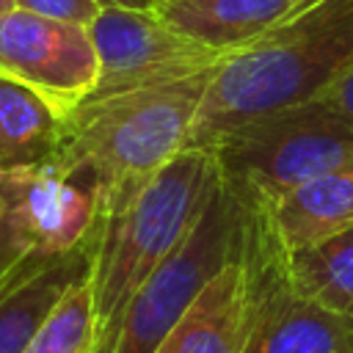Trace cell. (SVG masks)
I'll return each instance as SVG.
<instances>
[{
  "label": "cell",
  "instance_id": "obj_8",
  "mask_svg": "<svg viewBox=\"0 0 353 353\" xmlns=\"http://www.w3.org/2000/svg\"><path fill=\"white\" fill-rule=\"evenodd\" d=\"M0 77L30 88L58 116H66L97 80L88 28L25 8L0 11Z\"/></svg>",
  "mask_w": 353,
  "mask_h": 353
},
{
  "label": "cell",
  "instance_id": "obj_17",
  "mask_svg": "<svg viewBox=\"0 0 353 353\" xmlns=\"http://www.w3.org/2000/svg\"><path fill=\"white\" fill-rule=\"evenodd\" d=\"M14 6L33 11V14H41V17L74 22L83 28H88L102 8L97 0H14Z\"/></svg>",
  "mask_w": 353,
  "mask_h": 353
},
{
  "label": "cell",
  "instance_id": "obj_3",
  "mask_svg": "<svg viewBox=\"0 0 353 353\" xmlns=\"http://www.w3.org/2000/svg\"><path fill=\"white\" fill-rule=\"evenodd\" d=\"M218 182L210 149H182L121 210L99 215L91 262L99 342L141 281L190 232Z\"/></svg>",
  "mask_w": 353,
  "mask_h": 353
},
{
  "label": "cell",
  "instance_id": "obj_12",
  "mask_svg": "<svg viewBox=\"0 0 353 353\" xmlns=\"http://www.w3.org/2000/svg\"><path fill=\"white\" fill-rule=\"evenodd\" d=\"M312 0H160L154 14L174 30L221 52H234Z\"/></svg>",
  "mask_w": 353,
  "mask_h": 353
},
{
  "label": "cell",
  "instance_id": "obj_6",
  "mask_svg": "<svg viewBox=\"0 0 353 353\" xmlns=\"http://www.w3.org/2000/svg\"><path fill=\"white\" fill-rule=\"evenodd\" d=\"M234 199L243 212L240 256L251 287V320L243 353H353V320L292 290L284 273V248L262 204L240 196Z\"/></svg>",
  "mask_w": 353,
  "mask_h": 353
},
{
  "label": "cell",
  "instance_id": "obj_14",
  "mask_svg": "<svg viewBox=\"0 0 353 353\" xmlns=\"http://www.w3.org/2000/svg\"><path fill=\"white\" fill-rule=\"evenodd\" d=\"M284 273L298 295L353 320V226L312 245L284 251Z\"/></svg>",
  "mask_w": 353,
  "mask_h": 353
},
{
  "label": "cell",
  "instance_id": "obj_13",
  "mask_svg": "<svg viewBox=\"0 0 353 353\" xmlns=\"http://www.w3.org/2000/svg\"><path fill=\"white\" fill-rule=\"evenodd\" d=\"M262 210L284 251L345 232L353 226V165L320 174Z\"/></svg>",
  "mask_w": 353,
  "mask_h": 353
},
{
  "label": "cell",
  "instance_id": "obj_10",
  "mask_svg": "<svg viewBox=\"0 0 353 353\" xmlns=\"http://www.w3.org/2000/svg\"><path fill=\"white\" fill-rule=\"evenodd\" d=\"M99 218L91 234L66 254L22 259L0 281V353H22L58 298L85 273H91Z\"/></svg>",
  "mask_w": 353,
  "mask_h": 353
},
{
  "label": "cell",
  "instance_id": "obj_7",
  "mask_svg": "<svg viewBox=\"0 0 353 353\" xmlns=\"http://www.w3.org/2000/svg\"><path fill=\"white\" fill-rule=\"evenodd\" d=\"M88 36L97 52V80L83 102L168 85L212 69L226 55L174 30L154 11L119 6H102Z\"/></svg>",
  "mask_w": 353,
  "mask_h": 353
},
{
  "label": "cell",
  "instance_id": "obj_4",
  "mask_svg": "<svg viewBox=\"0 0 353 353\" xmlns=\"http://www.w3.org/2000/svg\"><path fill=\"white\" fill-rule=\"evenodd\" d=\"M204 149L226 190L270 204L320 174L353 165V121L303 102L251 119Z\"/></svg>",
  "mask_w": 353,
  "mask_h": 353
},
{
  "label": "cell",
  "instance_id": "obj_15",
  "mask_svg": "<svg viewBox=\"0 0 353 353\" xmlns=\"http://www.w3.org/2000/svg\"><path fill=\"white\" fill-rule=\"evenodd\" d=\"M58 116L30 88L0 77V171L50 160L61 143Z\"/></svg>",
  "mask_w": 353,
  "mask_h": 353
},
{
  "label": "cell",
  "instance_id": "obj_18",
  "mask_svg": "<svg viewBox=\"0 0 353 353\" xmlns=\"http://www.w3.org/2000/svg\"><path fill=\"white\" fill-rule=\"evenodd\" d=\"M33 251H30V245H28V240L22 237V232L17 229V223L11 221V215H8V210H6V204H3V199H0V281L22 262V259H28ZM39 256V254H36Z\"/></svg>",
  "mask_w": 353,
  "mask_h": 353
},
{
  "label": "cell",
  "instance_id": "obj_20",
  "mask_svg": "<svg viewBox=\"0 0 353 353\" xmlns=\"http://www.w3.org/2000/svg\"><path fill=\"white\" fill-rule=\"evenodd\" d=\"M99 6H119V8H138V11H154L160 0H97Z\"/></svg>",
  "mask_w": 353,
  "mask_h": 353
},
{
  "label": "cell",
  "instance_id": "obj_16",
  "mask_svg": "<svg viewBox=\"0 0 353 353\" xmlns=\"http://www.w3.org/2000/svg\"><path fill=\"white\" fill-rule=\"evenodd\" d=\"M99 323L91 273L80 276L50 309L22 353H97Z\"/></svg>",
  "mask_w": 353,
  "mask_h": 353
},
{
  "label": "cell",
  "instance_id": "obj_9",
  "mask_svg": "<svg viewBox=\"0 0 353 353\" xmlns=\"http://www.w3.org/2000/svg\"><path fill=\"white\" fill-rule=\"evenodd\" d=\"M0 199L39 256H58L80 245L97 218V190L88 179L66 174L52 157L0 171Z\"/></svg>",
  "mask_w": 353,
  "mask_h": 353
},
{
  "label": "cell",
  "instance_id": "obj_19",
  "mask_svg": "<svg viewBox=\"0 0 353 353\" xmlns=\"http://www.w3.org/2000/svg\"><path fill=\"white\" fill-rule=\"evenodd\" d=\"M312 102L328 108L331 113H336V116H342V119H347V121H353V66H350L345 74H339V77H336L323 94H317Z\"/></svg>",
  "mask_w": 353,
  "mask_h": 353
},
{
  "label": "cell",
  "instance_id": "obj_2",
  "mask_svg": "<svg viewBox=\"0 0 353 353\" xmlns=\"http://www.w3.org/2000/svg\"><path fill=\"white\" fill-rule=\"evenodd\" d=\"M215 66L168 85L80 102L63 116L52 160L94 185L102 218L121 210L149 176L188 146Z\"/></svg>",
  "mask_w": 353,
  "mask_h": 353
},
{
  "label": "cell",
  "instance_id": "obj_1",
  "mask_svg": "<svg viewBox=\"0 0 353 353\" xmlns=\"http://www.w3.org/2000/svg\"><path fill=\"white\" fill-rule=\"evenodd\" d=\"M350 66L353 0H312L218 61L185 149H204L251 119L312 102Z\"/></svg>",
  "mask_w": 353,
  "mask_h": 353
},
{
  "label": "cell",
  "instance_id": "obj_5",
  "mask_svg": "<svg viewBox=\"0 0 353 353\" xmlns=\"http://www.w3.org/2000/svg\"><path fill=\"white\" fill-rule=\"evenodd\" d=\"M240 201L218 182L182 243L141 281L97 353H154L201 287L240 251Z\"/></svg>",
  "mask_w": 353,
  "mask_h": 353
},
{
  "label": "cell",
  "instance_id": "obj_21",
  "mask_svg": "<svg viewBox=\"0 0 353 353\" xmlns=\"http://www.w3.org/2000/svg\"><path fill=\"white\" fill-rule=\"evenodd\" d=\"M11 8H17L14 0H0V11H11Z\"/></svg>",
  "mask_w": 353,
  "mask_h": 353
},
{
  "label": "cell",
  "instance_id": "obj_11",
  "mask_svg": "<svg viewBox=\"0 0 353 353\" xmlns=\"http://www.w3.org/2000/svg\"><path fill=\"white\" fill-rule=\"evenodd\" d=\"M251 320L248 270L237 251L190 301L154 353H243Z\"/></svg>",
  "mask_w": 353,
  "mask_h": 353
}]
</instances>
